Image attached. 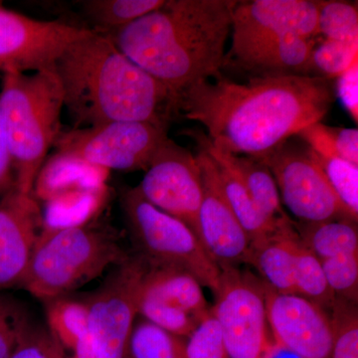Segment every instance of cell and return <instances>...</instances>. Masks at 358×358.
Here are the masks:
<instances>
[{
	"instance_id": "7a4b0ae2",
	"label": "cell",
	"mask_w": 358,
	"mask_h": 358,
	"mask_svg": "<svg viewBox=\"0 0 358 358\" xmlns=\"http://www.w3.org/2000/svg\"><path fill=\"white\" fill-rule=\"evenodd\" d=\"M236 0H166L109 35L119 50L174 95L220 75Z\"/></svg>"
},
{
	"instance_id": "f1b7e54d",
	"label": "cell",
	"mask_w": 358,
	"mask_h": 358,
	"mask_svg": "<svg viewBox=\"0 0 358 358\" xmlns=\"http://www.w3.org/2000/svg\"><path fill=\"white\" fill-rule=\"evenodd\" d=\"M128 358H186V341L143 320L133 327Z\"/></svg>"
},
{
	"instance_id": "7c38bea8",
	"label": "cell",
	"mask_w": 358,
	"mask_h": 358,
	"mask_svg": "<svg viewBox=\"0 0 358 358\" xmlns=\"http://www.w3.org/2000/svg\"><path fill=\"white\" fill-rule=\"evenodd\" d=\"M91 28L28 17L0 3V72L29 73L56 61Z\"/></svg>"
},
{
	"instance_id": "3957f363",
	"label": "cell",
	"mask_w": 358,
	"mask_h": 358,
	"mask_svg": "<svg viewBox=\"0 0 358 358\" xmlns=\"http://www.w3.org/2000/svg\"><path fill=\"white\" fill-rule=\"evenodd\" d=\"M74 129L110 122H148L169 129L179 99L119 50L109 35L92 30L56 61Z\"/></svg>"
},
{
	"instance_id": "9c48e42d",
	"label": "cell",
	"mask_w": 358,
	"mask_h": 358,
	"mask_svg": "<svg viewBox=\"0 0 358 358\" xmlns=\"http://www.w3.org/2000/svg\"><path fill=\"white\" fill-rule=\"evenodd\" d=\"M260 160L274 176L282 204L300 223L338 219L357 221L339 201L315 154L307 145L289 140Z\"/></svg>"
},
{
	"instance_id": "5b68a950",
	"label": "cell",
	"mask_w": 358,
	"mask_h": 358,
	"mask_svg": "<svg viewBox=\"0 0 358 358\" xmlns=\"http://www.w3.org/2000/svg\"><path fill=\"white\" fill-rule=\"evenodd\" d=\"M128 259L114 235L99 224L43 230L21 287L49 301L96 279Z\"/></svg>"
},
{
	"instance_id": "277c9868",
	"label": "cell",
	"mask_w": 358,
	"mask_h": 358,
	"mask_svg": "<svg viewBox=\"0 0 358 358\" xmlns=\"http://www.w3.org/2000/svg\"><path fill=\"white\" fill-rule=\"evenodd\" d=\"M64 96L55 67L4 73L0 90V124L18 192L33 186L61 133Z\"/></svg>"
},
{
	"instance_id": "60d3db41",
	"label": "cell",
	"mask_w": 358,
	"mask_h": 358,
	"mask_svg": "<svg viewBox=\"0 0 358 358\" xmlns=\"http://www.w3.org/2000/svg\"><path fill=\"white\" fill-rule=\"evenodd\" d=\"M263 358H301L298 355H294V352H289L282 346L275 343L273 341L272 345L268 348V352L264 355Z\"/></svg>"
},
{
	"instance_id": "ba28073f",
	"label": "cell",
	"mask_w": 358,
	"mask_h": 358,
	"mask_svg": "<svg viewBox=\"0 0 358 358\" xmlns=\"http://www.w3.org/2000/svg\"><path fill=\"white\" fill-rule=\"evenodd\" d=\"M167 129L148 122H110L61 133L54 147L107 171H145Z\"/></svg>"
},
{
	"instance_id": "4fadbf2b",
	"label": "cell",
	"mask_w": 358,
	"mask_h": 358,
	"mask_svg": "<svg viewBox=\"0 0 358 358\" xmlns=\"http://www.w3.org/2000/svg\"><path fill=\"white\" fill-rule=\"evenodd\" d=\"M138 188L148 202L185 222L197 236L203 188L196 155L166 138Z\"/></svg>"
},
{
	"instance_id": "4316f807",
	"label": "cell",
	"mask_w": 358,
	"mask_h": 358,
	"mask_svg": "<svg viewBox=\"0 0 358 358\" xmlns=\"http://www.w3.org/2000/svg\"><path fill=\"white\" fill-rule=\"evenodd\" d=\"M294 286L296 294L329 313L336 296L329 286L322 264L299 239L294 251Z\"/></svg>"
},
{
	"instance_id": "f35d334b",
	"label": "cell",
	"mask_w": 358,
	"mask_h": 358,
	"mask_svg": "<svg viewBox=\"0 0 358 358\" xmlns=\"http://www.w3.org/2000/svg\"><path fill=\"white\" fill-rule=\"evenodd\" d=\"M336 92L341 103L353 121H358V61L336 78Z\"/></svg>"
},
{
	"instance_id": "9a60e30c",
	"label": "cell",
	"mask_w": 358,
	"mask_h": 358,
	"mask_svg": "<svg viewBox=\"0 0 358 358\" xmlns=\"http://www.w3.org/2000/svg\"><path fill=\"white\" fill-rule=\"evenodd\" d=\"M267 320L274 341L301 358H331V315L299 294L275 293L266 285Z\"/></svg>"
},
{
	"instance_id": "b9f144b4",
	"label": "cell",
	"mask_w": 358,
	"mask_h": 358,
	"mask_svg": "<svg viewBox=\"0 0 358 358\" xmlns=\"http://www.w3.org/2000/svg\"><path fill=\"white\" fill-rule=\"evenodd\" d=\"M0 3H1V2H0Z\"/></svg>"
},
{
	"instance_id": "d4e9b609",
	"label": "cell",
	"mask_w": 358,
	"mask_h": 358,
	"mask_svg": "<svg viewBox=\"0 0 358 358\" xmlns=\"http://www.w3.org/2000/svg\"><path fill=\"white\" fill-rule=\"evenodd\" d=\"M166 0H86L80 2L83 14L95 28L110 34L159 8Z\"/></svg>"
},
{
	"instance_id": "44dd1931",
	"label": "cell",
	"mask_w": 358,
	"mask_h": 358,
	"mask_svg": "<svg viewBox=\"0 0 358 358\" xmlns=\"http://www.w3.org/2000/svg\"><path fill=\"white\" fill-rule=\"evenodd\" d=\"M315 45V38L284 37L252 52L232 66L254 77L310 75V55Z\"/></svg>"
},
{
	"instance_id": "836d02e7",
	"label": "cell",
	"mask_w": 358,
	"mask_h": 358,
	"mask_svg": "<svg viewBox=\"0 0 358 358\" xmlns=\"http://www.w3.org/2000/svg\"><path fill=\"white\" fill-rule=\"evenodd\" d=\"M138 313L160 329L182 338H189L200 322L181 308L141 294Z\"/></svg>"
},
{
	"instance_id": "e0dca14e",
	"label": "cell",
	"mask_w": 358,
	"mask_h": 358,
	"mask_svg": "<svg viewBox=\"0 0 358 358\" xmlns=\"http://www.w3.org/2000/svg\"><path fill=\"white\" fill-rule=\"evenodd\" d=\"M110 171L92 166L72 155L56 152L45 160L32 195L38 201H50L67 193L98 189L107 185Z\"/></svg>"
},
{
	"instance_id": "6da1fadb",
	"label": "cell",
	"mask_w": 358,
	"mask_h": 358,
	"mask_svg": "<svg viewBox=\"0 0 358 358\" xmlns=\"http://www.w3.org/2000/svg\"><path fill=\"white\" fill-rule=\"evenodd\" d=\"M327 78L252 77L237 83L222 75L192 85L179 96V114L199 122L221 152L262 159L331 110Z\"/></svg>"
},
{
	"instance_id": "ab89813d",
	"label": "cell",
	"mask_w": 358,
	"mask_h": 358,
	"mask_svg": "<svg viewBox=\"0 0 358 358\" xmlns=\"http://www.w3.org/2000/svg\"><path fill=\"white\" fill-rule=\"evenodd\" d=\"M15 189V173L0 124V199Z\"/></svg>"
},
{
	"instance_id": "1f68e13d",
	"label": "cell",
	"mask_w": 358,
	"mask_h": 358,
	"mask_svg": "<svg viewBox=\"0 0 358 358\" xmlns=\"http://www.w3.org/2000/svg\"><path fill=\"white\" fill-rule=\"evenodd\" d=\"M315 157L339 201L350 216L357 220L358 166L336 157H322L317 154Z\"/></svg>"
},
{
	"instance_id": "74e56055",
	"label": "cell",
	"mask_w": 358,
	"mask_h": 358,
	"mask_svg": "<svg viewBox=\"0 0 358 358\" xmlns=\"http://www.w3.org/2000/svg\"><path fill=\"white\" fill-rule=\"evenodd\" d=\"M9 358H68L48 329L30 322Z\"/></svg>"
},
{
	"instance_id": "603a6c76",
	"label": "cell",
	"mask_w": 358,
	"mask_h": 358,
	"mask_svg": "<svg viewBox=\"0 0 358 358\" xmlns=\"http://www.w3.org/2000/svg\"><path fill=\"white\" fill-rule=\"evenodd\" d=\"M301 243L320 261L358 254L357 221L338 219L317 223H296Z\"/></svg>"
},
{
	"instance_id": "7402d4cb",
	"label": "cell",
	"mask_w": 358,
	"mask_h": 358,
	"mask_svg": "<svg viewBox=\"0 0 358 358\" xmlns=\"http://www.w3.org/2000/svg\"><path fill=\"white\" fill-rule=\"evenodd\" d=\"M213 148L219 157L236 171L257 208L268 222L278 227H285L294 223L282 209L274 176L262 160L227 154L214 145Z\"/></svg>"
},
{
	"instance_id": "484cf974",
	"label": "cell",
	"mask_w": 358,
	"mask_h": 358,
	"mask_svg": "<svg viewBox=\"0 0 358 358\" xmlns=\"http://www.w3.org/2000/svg\"><path fill=\"white\" fill-rule=\"evenodd\" d=\"M48 331L62 348L72 352L89 334V313L85 301L61 298L47 301Z\"/></svg>"
},
{
	"instance_id": "d6986e66",
	"label": "cell",
	"mask_w": 358,
	"mask_h": 358,
	"mask_svg": "<svg viewBox=\"0 0 358 358\" xmlns=\"http://www.w3.org/2000/svg\"><path fill=\"white\" fill-rule=\"evenodd\" d=\"M186 134L192 136L193 140L196 141L197 147L203 148L213 159L224 196L251 242L271 236L282 228L287 227H278L264 217L252 200L251 195L242 179L229 164H226L219 157L206 134L199 131H186Z\"/></svg>"
},
{
	"instance_id": "ac0fdd59",
	"label": "cell",
	"mask_w": 358,
	"mask_h": 358,
	"mask_svg": "<svg viewBox=\"0 0 358 358\" xmlns=\"http://www.w3.org/2000/svg\"><path fill=\"white\" fill-rule=\"evenodd\" d=\"M299 239L294 222L271 236L251 242L248 264L275 293L296 294L294 251Z\"/></svg>"
},
{
	"instance_id": "5bb4252c",
	"label": "cell",
	"mask_w": 358,
	"mask_h": 358,
	"mask_svg": "<svg viewBox=\"0 0 358 358\" xmlns=\"http://www.w3.org/2000/svg\"><path fill=\"white\" fill-rule=\"evenodd\" d=\"M196 159L203 188L197 217L199 241L220 268L248 264L251 240L224 196L215 164L200 147Z\"/></svg>"
},
{
	"instance_id": "8fae6325",
	"label": "cell",
	"mask_w": 358,
	"mask_h": 358,
	"mask_svg": "<svg viewBox=\"0 0 358 358\" xmlns=\"http://www.w3.org/2000/svg\"><path fill=\"white\" fill-rule=\"evenodd\" d=\"M317 13L319 1L313 0L238 1L233 13L232 42L223 68L274 40L288 36L315 38Z\"/></svg>"
},
{
	"instance_id": "ffe728a7",
	"label": "cell",
	"mask_w": 358,
	"mask_h": 358,
	"mask_svg": "<svg viewBox=\"0 0 358 358\" xmlns=\"http://www.w3.org/2000/svg\"><path fill=\"white\" fill-rule=\"evenodd\" d=\"M141 296L164 301L181 308L201 322L210 313L199 280L182 268L152 267L147 270L141 282Z\"/></svg>"
},
{
	"instance_id": "e575fe53",
	"label": "cell",
	"mask_w": 358,
	"mask_h": 358,
	"mask_svg": "<svg viewBox=\"0 0 358 358\" xmlns=\"http://www.w3.org/2000/svg\"><path fill=\"white\" fill-rule=\"evenodd\" d=\"M30 322L20 301L0 293V358L10 357Z\"/></svg>"
},
{
	"instance_id": "f546056e",
	"label": "cell",
	"mask_w": 358,
	"mask_h": 358,
	"mask_svg": "<svg viewBox=\"0 0 358 358\" xmlns=\"http://www.w3.org/2000/svg\"><path fill=\"white\" fill-rule=\"evenodd\" d=\"M336 41L358 42L357 2L320 0L317 13V36Z\"/></svg>"
},
{
	"instance_id": "2e32d148",
	"label": "cell",
	"mask_w": 358,
	"mask_h": 358,
	"mask_svg": "<svg viewBox=\"0 0 358 358\" xmlns=\"http://www.w3.org/2000/svg\"><path fill=\"white\" fill-rule=\"evenodd\" d=\"M42 229V209L32 194L15 188L0 199V292L21 286Z\"/></svg>"
},
{
	"instance_id": "83f0119b",
	"label": "cell",
	"mask_w": 358,
	"mask_h": 358,
	"mask_svg": "<svg viewBox=\"0 0 358 358\" xmlns=\"http://www.w3.org/2000/svg\"><path fill=\"white\" fill-rule=\"evenodd\" d=\"M315 154L336 157L358 166V129L315 122L296 134Z\"/></svg>"
},
{
	"instance_id": "4dcf8cb0",
	"label": "cell",
	"mask_w": 358,
	"mask_h": 358,
	"mask_svg": "<svg viewBox=\"0 0 358 358\" xmlns=\"http://www.w3.org/2000/svg\"><path fill=\"white\" fill-rule=\"evenodd\" d=\"M357 61L358 42L324 39L313 49L310 75L331 80L341 76Z\"/></svg>"
},
{
	"instance_id": "8d00e7d4",
	"label": "cell",
	"mask_w": 358,
	"mask_h": 358,
	"mask_svg": "<svg viewBox=\"0 0 358 358\" xmlns=\"http://www.w3.org/2000/svg\"><path fill=\"white\" fill-rule=\"evenodd\" d=\"M186 358H230L211 310L187 338Z\"/></svg>"
},
{
	"instance_id": "8992f818",
	"label": "cell",
	"mask_w": 358,
	"mask_h": 358,
	"mask_svg": "<svg viewBox=\"0 0 358 358\" xmlns=\"http://www.w3.org/2000/svg\"><path fill=\"white\" fill-rule=\"evenodd\" d=\"M121 204L131 239L148 266L182 268L217 292L221 268L185 222L150 204L138 187L124 189Z\"/></svg>"
},
{
	"instance_id": "cb8c5ba5",
	"label": "cell",
	"mask_w": 358,
	"mask_h": 358,
	"mask_svg": "<svg viewBox=\"0 0 358 358\" xmlns=\"http://www.w3.org/2000/svg\"><path fill=\"white\" fill-rule=\"evenodd\" d=\"M108 199V186L67 193L45 203L43 230L77 227L91 222Z\"/></svg>"
},
{
	"instance_id": "d590c367",
	"label": "cell",
	"mask_w": 358,
	"mask_h": 358,
	"mask_svg": "<svg viewBox=\"0 0 358 358\" xmlns=\"http://www.w3.org/2000/svg\"><path fill=\"white\" fill-rule=\"evenodd\" d=\"M320 262L336 298L357 303L358 254L334 257Z\"/></svg>"
},
{
	"instance_id": "d6a6232c",
	"label": "cell",
	"mask_w": 358,
	"mask_h": 358,
	"mask_svg": "<svg viewBox=\"0 0 358 358\" xmlns=\"http://www.w3.org/2000/svg\"><path fill=\"white\" fill-rule=\"evenodd\" d=\"M329 313L334 327L331 358H358L357 303L336 298Z\"/></svg>"
},
{
	"instance_id": "52a82bcc",
	"label": "cell",
	"mask_w": 358,
	"mask_h": 358,
	"mask_svg": "<svg viewBox=\"0 0 358 358\" xmlns=\"http://www.w3.org/2000/svg\"><path fill=\"white\" fill-rule=\"evenodd\" d=\"M211 313L230 358H263L268 338L266 284L239 267L221 268Z\"/></svg>"
},
{
	"instance_id": "30bf717a",
	"label": "cell",
	"mask_w": 358,
	"mask_h": 358,
	"mask_svg": "<svg viewBox=\"0 0 358 358\" xmlns=\"http://www.w3.org/2000/svg\"><path fill=\"white\" fill-rule=\"evenodd\" d=\"M145 270L147 263L140 256L127 259L85 301L89 313V338L98 358H128Z\"/></svg>"
}]
</instances>
